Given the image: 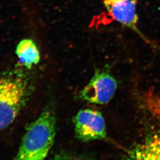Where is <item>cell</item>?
Listing matches in <instances>:
<instances>
[{
    "label": "cell",
    "mask_w": 160,
    "mask_h": 160,
    "mask_svg": "<svg viewBox=\"0 0 160 160\" xmlns=\"http://www.w3.org/2000/svg\"><path fill=\"white\" fill-rule=\"evenodd\" d=\"M56 118L52 110L44 111L26 128L15 159L44 160L54 142Z\"/></svg>",
    "instance_id": "6da1fadb"
},
{
    "label": "cell",
    "mask_w": 160,
    "mask_h": 160,
    "mask_svg": "<svg viewBox=\"0 0 160 160\" xmlns=\"http://www.w3.org/2000/svg\"><path fill=\"white\" fill-rule=\"evenodd\" d=\"M31 90L29 78L23 73L0 77V130L15 120L27 102Z\"/></svg>",
    "instance_id": "7a4b0ae2"
},
{
    "label": "cell",
    "mask_w": 160,
    "mask_h": 160,
    "mask_svg": "<svg viewBox=\"0 0 160 160\" xmlns=\"http://www.w3.org/2000/svg\"><path fill=\"white\" fill-rule=\"evenodd\" d=\"M74 123L76 136L82 142L104 140L107 138L105 120L98 111L82 109L74 117Z\"/></svg>",
    "instance_id": "3957f363"
},
{
    "label": "cell",
    "mask_w": 160,
    "mask_h": 160,
    "mask_svg": "<svg viewBox=\"0 0 160 160\" xmlns=\"http://www.w3.org/2000/svg\"><path fill=\"white\" fill-rule=\"evenodd\" d=\"M117 88L116 80L107 69L97 70L80 92V98L94 104H106L113 98Z\"/></svg>",
    "instance_id": "277c9868"
},
{
    "label": "cell",
    "mask_w": 160,
    "mask_h": 160,
    "mask_svg": "<svg viewBox=\"0 0 160 160\" xmlns=\"http://www.w3.org/2000/svg\"><path fill=\"white\" fill-rule=\"evenodd\" d=\"M138 0H102L112 19L145 38L138 27L137 4Z\"/></svg>",
    "instance_id": "5b68a950"
},
{
    "label": "cell",
    "mask_w": 160,
    "mask_h": 160,
    "mask_svg": "<svg viewBox=\"0 0 160 160\" xmlns=\"http://www.w3.org/2000/svg\"><path fill=\"white\" fill-rule=\"evenodd\" d=\"M132 159L160 160V135L150 136L142 145L130 151Z\"/></svg>",
    "instance_id": "8992f818"
},
{
    "label": "cell",
    "mask_w": 160,
    "mask_h": 160,
    "mask_svg": "<svg viewBox=\"0 0 160 160\" xmlns=\"http://www.w3.org/2000/svg\"><path fill=\"white\" fill-rule=\"evenodd\" d=\"M16 53L21 63L29 69L36 65L40 60L38 47L30 39L21 40L16 47Z\"/></svg>",
    "instance_id": "52a82bcc"
}]
</instances>
